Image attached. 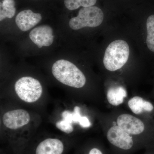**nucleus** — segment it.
Wrapping results in <instances>:
<instances>
[{
    "instance_id": "nucleus-13",
    "label": "nucleus",
    "mask_w": 154,
    "mask_h": 154,
    "mask_svg": "<svg viewBox=\"0 0 154 154\" xmlns=\"http://www.w3.org/2000/svg\"><path fill=\"white\" fill-rule=\"evenodd\" d=\"M14 0H3L1 3L0 10V21H2L6 18H13L16 14Z\"/></svg>"
},
{
    "instance_id": "nucleus-18",
    "label": "nucleus",
    "mask_w": 154,
    "mask_h": 154,
    "mask_svg": "<svg viewBox=\"0 0 154 154\" xmlns=\"http://www.w3.org/2000/svg\"><path fill=\"white\" fill-rule=\"evenodd\" d=\"M89 154H102V152L97 148H93L90 151Z\"/></svg>"
},
{
    "instance_id": "nucleus-4",
    "label": "nucleus",
    "mask_w": 154,
    "mask_h": 154,
    "mask_svg": "<svg viewBox=\"0 0 154 154\" xmlns=\"http://www.w3.org/2000/svg\"><path fill=\"white\" fill-rule=\"evenodd\" d=\"M15 90L19 98L28 103L36 102L42 93V86L40 82L28 76L19 79L15 84Z\"/></svg>"
},
{
    "instance_id": "nucleus-14",
    "label": "nucleus",
    "mask_w": 154,
    "mask_h": 154,
    "mask_svg": "<svg viewBox=\"0 0 154 154\" xmlns=\"http://www.w3.org/2000/svg\"><path fill=\"white\" fill-rule=\"evenodd\" d=\"M147 36L146 43L150 51L154 53V14L148 17L146 22Z\"/></svg>"
},
{
    "instance_id": "nucleus-12",
    "label": "nucleus",
    "mask_w": 154,
    "mask_h": 154,
    "mask_svg": "<svg viewBox=\"0 0 154 154\" xmlns=\"http://www.w3.org/2000/svg\"><path fill=\"white\" fill-rule=\"evenodd\" d=\"M126 96V90L122 86L111 87L107 91V101L110 105L113 106H117L121 105Z\"/></svg>"
},
{
    "instance_id": "nucleus-15",
    "label": "nucleus",
    "mask_w": 154,
    "mask_h": 154,
    "mask_svg": "<svg viewBox=\"0 0 154 154\" xmlns=\"http://www.w3.org/2000/svg\"><path fill=\"white\" fill-rule=\"evenodd\" d=\"M97 0H64V5L67 9L73 11L79 8L92 7L96 4Z\"/></svg>"
},
{
    "instance_id": "nucleus-2",
    "label": "nucleus",
    "mask_w": 154,
    "mask_h": 154,
    "mask_svg": "<svg viewBox=\"0 0 154 154\" xmlns=\"http://www.w3.org/2000/svg\"><path fill=\"white\" fill-rule=\"evenodd\" d=\"M129 53V46L124 40L111 42L105 51L103 63L105 68L112 72L121 69L128 60Z\"/></svg>"
},
{
    "instance_id": "nucleus-1",
    "label": "nucleus",
    "mask_w": 154,
    "mask_h": 154,
    "mask_svg": "<svg viewBox=\"0 0 154 154\" xmlns=\"http://www.w3.org/2000/svg\"><path fill=\"white\" fill-rule=\"evenodd\" d=\"M52 72L57 80L66 85L80 88L85 85V75L68 60H60L56 61L52 66Z\"/></svg>"
},
{
    "instance_id": "nucleus-7",
    "label": "nucleus",
    "mask_w": 154,
    "mask_h": 154,
    "mask_svg": "<svg viewBox=\"0 0 154 154\" xmlns=\"http://www.w3.org/2000/svg\"><path fill=\"white\" fill-rule=\"evenodd\" d=\"M117 125L130 135H138L142 133L146 129L143 122L128 114H122L118 116Z\"/></svg>"
},
{
    "instance_id": "nucleus-8",
    "label": "nucleus",
    "mask_w": 154,
    "mask_h": 154,
    "mask_svg": "<svg viewBox=\"0 0 154 154\" xmlns=\"http://www.w3.org/2000/svg\"><path fill=\"white\" fill-rule=\"evenodd\" d=\"M52 28L47 25L34 28L29 33V37L38 48L49 46L53 42L54 36Z\"/></svg>"
},
{
    "instance_id": "nucleus-17",
    "label": "nucleus",
    "mask_w": 154,
    "mask_h": 154,
    "mask_svg": "<svg viewBox=\"0 0 154 154\" xmlns=\"http://www.w3.org/2000/svg\"><path fill=\"white\" fill-rule=\"evenodd\" d=\"M79 124L83 128H88L91 126V122L86 116H82L80 119Z\"/></svg>"
},
{
    "instance_id": "nucleus-11",
    "label": "nucleus",
    "mask_w": 154,
    "mask_h": 154,
    "mask_svg": "<svg viewBox=\"0 0 154 154\" xmlns=\"http://www.w3.org/2000/svg\"><path fill=\"white\" fill-rule=\"evenodd\" d=\"M130 109L137 115L146 113L154 116V105L151 102L139 96H134L128 102Z\"/></svg>"
},
{
    "instance_id": "nucleus-6",
    "label": "nucleus",
    "mask_w": 154,
    "mask_h": 154,
    "mask_svg": "<svg viewBox=\"0 0 154 154\" xmlns=\"http://www.w3.org/2000/svg\"><path fill=\"white\" fill-rule=\"evenodd\" d=\"M4 125L11 129H17L25 126L30 121V116L26 110L17 109L6 112L3 115Z\"/></svg>"
},
{
    "instance_id": "nucleus-5",
    "label": "nucleus",
    "mask_w": 154,
    "mask_h": 154,
    "mask_svg": "<svg viewBox=\"0 0 154 154\" xmlns=\"http://www.w3.org/2000/svg\"><path fill=\"white\" fill-rule=\"evenodd\" d=\"M107 137L110 143L122 149H129L133 145L132 136L118 125L110 128Z\"/></svg>"
},
{
    "instance_id": "nucleus-10",
    "label": "nucleus",
    "mask_w": 154,
    "mask_h": 154,
    "mask_svg": "<svg viewBox=\"0 0 154 154\" xmlns=\"http://www.w3.org/2000/svg\"><path fill=\"white\" fill-rule=\"evenodd\" d=\"M63 149V143L60 140L48 138L38 144L36 154H62Z\"/></svg>"
},
{
    "instance_id": "nucleus-16",
    "label": "nucleus",
    "mask_w": 154,
    "mask_h": 154,
    "mask_svg": "<svg viewBox=\"0 0 154 154\" xmlns=\"http://www.w3.org/2000/svg\"><path fill=\"white\" fill-rule=\"evenodd\" d=\"M56 126L61 131L67 134H70L73 131V127L72 123L63 119L56 123Z\"/></svg>"
},
{
    "instance_id": "nucleus-9",
    "label": "nucleus",
    "mask_w": 154,
    "mask_h": 154,
    "mask_svg": "<svg viewBox=\"0 0 154 154\" xmlns=\"http://www.w3.org/2000/svg\"><path fill=\"white\" fill-rule=\"evenodd\" d=\"M42 19L41 14L33 13L30 10H24L17 14L15 22L20 30L27 31L37 25Z\"/></svg>"
},
{
    "instance_id": "nucleus-3",
    "label": "nucleus",
    "mask_w": 154,
    "mask_h": 154,
    "mask_svg": "<svg viewBox=\"0 0 154 154\" xmlns=\"http://www.w3.org/2000/svg\"><path fill=\"white\" fill-rule=\"evenodd\" d=\"M104 17L102 10L98 7L83 8L79 11L77 17L69 20V26L74 30H79L85 27L95 28L102 24Z\"/></svg>"
}]
</instances>
